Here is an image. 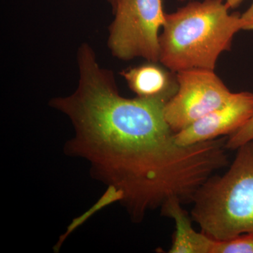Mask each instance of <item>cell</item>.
<instances>
[{
    "instance_id": "cell-4",
    "label": "cell",
    "mask_w": 253,
    "mask_h": 253,
    "mask_svg": "<svg viewBox=\"0 0 253 253\" xmlns=\"http://www.w3.org/2000/svg\"><path fill=\"white\" fill-rule=\"evenodd\" d=\"M108 46L118 59L142 58L157 63L159 30L166 20L163 0H116Z\"/></svg>"
},
{
    "instance_id": "cell-12",
    "label": "cell",
    "mask_w": 253,
    "mask_h": 253,
    "mask_svg": "<svg viewBox=\"0 0 253 253\" xmlns=\"http://www.w3.org/2000/svg\"><path fill=\"white\" fill-rule=\"evenodd\" d=\"M179 1H185V0H179ZM243 1L244 0H225V2L226 5L229 6V9H234V8L238 7Z\"/></svg>"
},
{
    "instance_id": "cell-13",
    "label": "cell",
    "mask_w": 253,
    "mask_h": 253,
    "mask_svg": "<svg viewBox=\"0 0 253 253\" xmlns=\"http://www.w3.org/2000/svg\"><path fill=\"white\" fill-rule=\"evenodd\" d=\"M106 1L109 3L110 5L111 6V8H112L113 9V7H114L115 4H116V0H106Z\"/></svg>"
},
{
    "instance_id": "cell-3",
    "label": "cell",
    "mask_w": 253,
    "mask_h": 253,
    "mask_svg": "<svg viewBox=\"0 0 253 253\" xmlns=\"http://www.w3.org/2000/svg\"><path fill=\"white\" fill-rule=\"evenodd\" d=\"M236 151L227 170L211 176L192 202L193 220L219 241L253 233V140Z\"/></svg>"
},
{
    "instance_id": "cell-2",
    "label": "cell",
    "mask_w": 253,
    "mask_h": 253,
    "mask_svg": "<svg viewBox=\"0 0 253 253\" xmlns=\"http://www.w3.org/2000/svg\"><path fill=\"white\" fill-rule=\"evenodd\" d=\"M229 9L223 0H204L166 14L159 38V62L175 73L214 71L218 58L230 49L233 38L242 30L241 14H230Z\"/></svg>"
},
{
    "instance_id": "cell-10",
    "label": "cell",
    "mask_w": 253,
    "mask_h": 253,
    "mask_svg": "<svg viewBox=\"0 0 253 253\" xmlns=\"http://www.w3.org/2000/svg\"><path fill=\"white\" fill-rule=\"evenodd\" d=\"M253 140V116L239 130L226 139V147L231 151H236L240 146Z\"/></svg>"
},
{
    "instance_id": "cell-11",
    "label": "cell",
    "mask_w": 253,
    "mask_h": 253,
    "mask_svg": "<svg viewBox=\"0 0 253 253\" xmlns=\"http://www.w3.org/2000/svg\"><path fill=\"white\" fill-rule=\"evenodd\" d=\"M242 30L253 31V3L249 9L241 15Z\"/></svg>"
},
{
    "instance_id": "cell-5",
    "label": "cell",
    "mask_w": 253,
    "mask_h": 253,
    "mask_svg": "<svg viewBox=\"0 0 253 253\" xmlns=\"http://www.w3.org/2000/svg\"><path fill=\"white\" fill-rule=\"evenodd\" d=\"M177 89L165 106L166 121L174 133L226 104L234 93L208 69L176 73Z\"/></svg>"
},
{
    "instance_id": "cell-8",
    "label": "cell",
    "mask_w": 253,
    "mask_h": 253,
    "mask_svg": "<svg viewBox=\"0 0 253 253\" xmlns=\"http://www.w3.org/2000/svg\"><path fill=\"white\" fill-rule=\"evenodd\" d=\"M156 63L149 62L121 73L131 90L137 96L150 97L177 89V84L172 83L168 73Z\"/></svg>"
},
{
    "instance_id": "cell-1",
    "label": "cell",
    "mask_w": 253,
    "mask_h": 253,
    "mask_svg": "<svg viewBox=\"0 0 253 253\" xmlns=\"http://www.w3.org/2000/svg\"><path fill=\"white\" fill-rule=\"evenodd\" d=\"M77 61V89L50 102L76 129L70 149L90 161L125 197L152 194L170 184L186 158L165 118V106L176 90L127 99L120 95L112 71L101 66L94 50L82 51Z\"/></svg>"
},
{
    "instance_id": "cell-6",
    "label": "cell",
    "mask_w": 253,
    "mask_h": 253,
    "mask_svg": "<svg viewBox=\"0 0 253 253\" xmlns=\"http://www.w3.org/2000/svg\"><path fill=\"white\" fill-rule=\"evenodd\" d=\"M253 116V93H234L226 104L175 133V140L180 146H186L231 135Z\"/></svg>"
},
{
    "instance_id": "cell-9",
    "label": "cell",
    "mask_w": 253,
    "mask_h": 253,
    "mask_svg": "<svg viewBox=\"0 0 253 253\" xmlns=\"http://www.w3.org/2000/svg\"><path fill=\"white\" fill-rule=\"evenodd\" d=\"M212 253H253V233H245L224 241L214 239Z\"/></svg>"
},
{
    "instance_id": "cell-7",
    "label": "cell",
    "mask_w": 253,
    "mask_h": 253,
    "mask_svg": "<svg viewBox=\"0 0 253 253\" xmlns=\"http://www.w3.org/2000/svg\"><path fill=\"white\" fill-rule=\"evenodd\" d=\"M175 223V232L169 253H212L214 239L194 229L188 213L179 201H170L162 210Z\"/></svg>"
}]
</instances>
